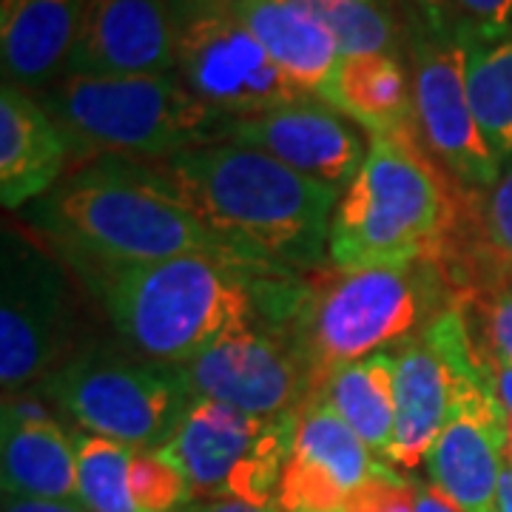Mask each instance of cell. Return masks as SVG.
<instances>
[{
	"label": "cell",
	"mask_w": 512,
	"mask_h": 512,
	"mask_svg": "<svg viewBox=\"0 0 512 512\" xmlns=\"http://www.w3.org/2000/svg\"><path fill=\"white\" fill-rule=\"evenodd\" d=\"M123 163L143 188L188 211L239 262L262 274H308L330 262L339 191L262 151L217 143L151 163Z\"/></svg>",
	"instance_id": "cell-1"
},
{
	"label": "cell",
	"mask_w": 512,
	"mask_h": 512,
	"mask_svg": "<svg viewBox=\"0 0 512 512\" xmlns=\"http://www.w3.org/2000/svg\"><path fill=\"white\" fill-rule=\"evenodd\" d=\"M106 308L120 345L154 365L180 367L217 342L256 325L262 279L222 256L185 254L143 265L77 268Z\"/></svg>",
	"instance_id": "cell-2"
},
{
	"label": "cell",
	"mask_w": 512,
	"mask_h": 512,
	"mask_svg": "<svg viewBox=\"0 0 512 512\" xmlns=\"http://www.w3.org/2000/svg\"><path fill=\"white\" fill-rule=\"evenodd\" d=\"M473 191L450 183L419 128L373 134L356 177L339 194L330 225V265L339 271L439 262L470 214Z\"/></svg>",
	"instance_id": "cell-3"
},
{
	"label": "cell",
	"mask_w": 512,
	"mask_h": 512,
	"mask_svg": "<svg viewBox=\"0 0 512 512\" xmlns=\"http://www.w3.org/2000/svg\"><path fill=\"white\" fill-rule=\"evenodd\" d=\"M18 214L72 271L143 265L185 254L239 262L200 220L137 183L117 157L74 168L46 197Z\"/></svg>",
	"instance_id": "cell-4"
},
{
	"label": "cell",
	"mask_w": 512,
	"mask_h": 512,
	"mask_svg": "<svg viewBox=\"0 0 512 512\" xmlns=\"http://www.w3.org/2000/svg\"><path fill=\"white\" fill-rule=\"evenodd\" d=\"M450 308H458L456 291L430 259L367 271L333 268L302 285L285 336L308 365L313 393L336 367L416 339Z\"/></svg>",
	"instance_id": "cell-5"
},
{
	"label": "cell",
	"mask_w": 512,
	"mask_h": 512,
	"mask_svg": "<svg viewBox=\"0 0 512 512\" xmlns=\"http://www.w3.org/2000/svg\"><path fill=\"white\" fill-rule=\"evenodd\" d=\"M63 131L74 163L100 157L165 160L228 140L234 117L205 106L177 72L148 77L66 74L37 97Z\"/></svg>",
	"instance_id": "cell-6"
},
{
	"label": "cell",
	"mask_w": 512,
	"mask_h": 512,
	"mask_svg": "<svg viewBox=\"0 0 512 512\" xmlns=\"http://www.w3.org/2000/svg\"><path fill=\"white\" fill-rule=\"evenodd\" d=\"M37 393L86 433L131 450H160L191 404L177 367L154 365L126 348H77L37 382Z\"/></svg>",
	"instance_id": "cell-7"
},
{
	"label": "cell",
	"mask_w": 512,
	"mask_h": 512,
	"mask_svg": "<svg viewBox=\"0 0 512 512\" xmlns=\"http://www.w3.org/2000/svg\"><path fill=\"white\" fill-rule=\"evenodd\" d=\"M174 35V72L205 106L251 117L308 100L262 49L231 0H165Z\"/></svg>",
	"instance_id": "cell-8"
},
{
	"label": "cell",
	"mask_w": 512,
	"mask_h": 512,
	"mask_svg": "<svg viewBox=\"0 0 512 512\" xmlns=\"http://www.w3.org/2000/svg\"><path fill=\"white\" fill-rule=\"evenodd\" d=\"M296 421L299 410L259 419L211 399H191L177 433L160 453L183 470L191 484V501L237 498L276 507Z\"/></svg>",
	"instance_id": "cell-9"
},
{
	"label": "cell",
	"mask_w": 512,
	"mask_h": 512,
	"mask_svg": "<svg viewBox=\"0 0 512 512\" xmlns=\"http://www.w3.org/2000/svg\"><path fill=\"white\" fill-rule=\"evenodd\" d=\"M52 248L3 228L0 248V387L3 396L43 382L74 350L77 299Z\"/></svg>",
	"instance_id": "cell-10"
},
{
	"label": "cell",
	"mask_w": 512,
	"mask_h": 512,
	"mask_svg": "<svg viewBox=\"0 0 512 512\" xmlns=\"http://www.w3.org/2000/svg\"><path fill=\"white\" fill-rule=\"evenodd\" d=\"M410 77L416 128L430 157L458 183L490 188L504 160L484 137L470 103L464 43L416 18L410 26Z\"/></svg>",
	"instance_id": "cell-11"
},
{
	"label": "cell",
	"mask_w": 512,
	"mask_h": 512,
	"mask_svg": "<svg viewBox=\"0 0 512 512\" xmlns=\"http://www.w3.org/2000/svg\"><path fill=\"white\" fill-rule=\"evenodd\" d=\"M177 370L191 399H211L259 419L293 413L311 396L308 365L282 330H239Z\"/></svg>",
	"instance_id": "cell-12"
},
{
	"label": "cell",
	"mask_w": 512,
	"mask_h": 512,
	"mask_svg": "<svg viewBox=\"0 0 512 512\" xmlns=\"http://www.w3.org/2000/svg\"><path fill=\"white\" fill-rule=\"evenodd\" d=\"M225 143L262 151L339 194L367 157L362 131L353 120L316 97L251 117H234Z\"/></svg>",
	"instance_id": "cell-13"
},
{
	"label": "cell",
	"mask_w": 512,
	"mask_h": 512,
	"mask_svg": "<svg viewBox=\"0 0 512 512\" xmlns=\"http://www.w3.org/2000/svg\"><path fill=\"white\" fill-rule=\"evenodd\" d=\"M384 461L339 419L328 404L299 407L291 456L276 490L282 512H345L353 493L382 470Z\"/></svg>",
	"instance_id": "cell-14"
},
{
	"label": "cell",
	"mask_w": 512,
	"mask_h": 512,
	"mask_svg": "<svg viewBox=\"0 0 512 512\" xmlns=\"http://www.w3.org/2000/svg\"><path fill=\"white\" fill-rule=\"evenodd\" d=\"M507 410L487 376L458 384L453 413L427 456L430 484L450 495L461 512H493L504 461Z\"/></svg>",
	"instance_id": "cell-15"
},
{
	"label": "cell",
	"mask_w": 512,
	"mask_h": 512,
	"mask_svg": "<svg viewBox=\"0 0 512 512\" xmlns=\"http://www.w3.org/2000/svg\"><path fill=\"white\" fill-rule=\"evenodd\" d=\"M168 72H174V35L165 0L83 3L66 74L148 77Z\"/></svg>",
	"instance_id": "cell-16"
},
{
	"label": "cell",
	"mask_w": 512,
	"mask_h": 512,
	"mask_svg": "<svg viewBox=\"0 0 512 512\" xmlns=\"http://www.w3.org/2000/svg\"><path fill=\"white\" fill-rule=\"evenodd\" d=\"M276 69L305 94L336 109L345 55L322 18L299 0H231ZM339 111V109H336Z\"/></svg>",
	"instance_id": "cell-17"
},
{
	"label": "cell",
	"mask_w": 512,
	"mask_h": 512,
	"mask_svg": "<svg viewBox=\"0 0 512 512\" xmlns=\"http://www.w3.org/2000/svg\"><path fill=\"white\" fill-rule=\"evenodd\" d=\"M72 160L69 143L35 94L0 86V202L23 211L46 197Z\"/></svg>",
	"instance_id": "cell-18"
},
{
	"label": "cell",
	"mask_w": 512,
	"mask_h": 512,
	"mask_svg": "<svg viewBox=\"0 0 512 512\" xmlns=\"http://www.w3.org/2000/svg\"><path fill=\"white\" fill-rule=\"evenodd\" d=\"M86 0H0L3 83L23 92L52 89L66 74Z\"/></svg>",
	"instance_id": "cell-19"
},
{
	"label": "cell",
	"mask_w": 512,
	"mask_h": 512,
	"mask_svg": "<svg viewBox=\"0 0 512 512\" xmlns=\"http://www.w3.org/2000/svg\"><path fill=\"white\" fill-rule=\"evenodd\" d=\"M3 495L77 501V441L60 421L0 424Z\"/></svg>",
	"instance_id": "cell-20"
},
{
	"label": "cell",
	"mask_w": 512,
	"mask_h": 512,
	"mask_svg": "<svg viewBox=\"0 0 512 512\" xmlns=\"http://www.w3.org/2000/svg\"><path fill=\"white\" fill-rule=\"evenodd\" d=\"M308 402L328 404L373 453L384 458L396 424V359L373 353L336 367L313 387Z\"/></svg>",
	"instance_id": "cell-21"
},
{
	"label": "cell",
	"mask_w": 512,
	"mask_h": 512,
	"mask_svg": "<svg viewBox=\"0 0 512 512\" xmlns=\"http://www.w3.org/2000/svg\"><path fill=\"white\" fill-rule=\"evenodd\" d=\"M336 109L367 134H399L416 128L413 77L396 55L345 57Z\"/></svg>",
	"instance_id": "cell-22"
},
{
	"label": "cell",
	"mask_w": 512,
	"mask_h": 512,
	"mask_svg": "<svg viewBox=\"0 0 512 512\" xmlns=\"http://www.w3.org/2000/svg\"><path fill=\"white\" fill-rule=\"evenodd\" d=\"M467 49V89L478 126L495 154H512V26L490 40H461Z\"/></svg>",
	"instance_id": "cell-23"
},
{
	"label": "cell",
	"mask_w": 512,
	"mask_h": 512,
	"mask_svg": "<svg viewBox=\"0 0 512 512\" xmlns=\"http://www.w3.org/2000/svg\"><path fill=\"white\" fill-rule=\"evenodd\" d=\"M512 271V154L501 163V174L476 197V274L481 296L507 291Z\"/></svg>",
	"instance_id": "cell-24"
},
{
	"label": "cell",
	"mask_w": 512,
	"mask_h": 512,
	"mask_svg": "<svg viewBox=\"0 0 512 512\" xmlns=\"http://www.w3.org/2000/svg\"><path fill=\"white\" fill-rule=\"evenodd\" d=\"M77 501L86 512H137L131 501L128 473L131 450L120 441L83 433L77 436Z\"/></svg>",
	"instance_id": "cell-25"
},
{
	"label": "cell",
	"mask_w": 512,
	"mask_h": 512,
	"mask_svg": "<svg viewBox=\"0 0 512 512\" xmlns=\"http://www.w3.org/2000/svg\"><path fill=\"white\" fill-rule=\"evenodd\" d=\"M299 3H305L322 18L345 57H399V23L382 0H299Z\"/></svg>",
	"instance_id": "cell-26"
},
{
	"label": "cell",
	"mask_w": 512,
	"mask_h": 512,
	"mask_svg": "<svg viewBox=\"0 0 512 512\" xmlns=\"http://www.w3.org/2000/svg\"><path fill=\"white\" fill-rule=\"evenodd\" d=\"M137 512H177L191 504V484L183 470L160 450H137L128 473Z\"/></svg>",
	"instance_id": "cell-27"
},
{
	"label": "cell",
	"mask_w": 512,
	"mask_h": 512,
	"mask_svg": "<svg viewBox=\"0 0 512 512\" xmlns=\"http://www.w3.org/2000/svg\"><path fill=\"white\" fill-rule=\"evenodd\" d=\"M447 29L458 40H490L512 26V0H444Z\"/></svg>",
	"instance_id": "cell-28"
},
{
	"label": "cell",
	"mask_w": 512,
	"mask_h": 512,
	"mask_svg": "<svg viewBox=\"0 0 512 512\" xmlns=\"http://www.w3.org/2000/svg\"><path fill=\"white\" fill-rule=\"evenodd\" d=\"M419 484L402 478L390 464L353 493L345 512H416Z\"/></svg>",
	"instance_id": "cell-29"
},
{
	"label": "cell",
	"mask_w": 512,
	"mask_h": 512,
	"mask_svg": "<svg viewBox=\"0 0 512 512\" xmlns=\"http://www.w3.org/2000/svg\"><path fill=\"white\" fill-rule=\"evenodd\" d=\"M481 302H484L487 350H478V353L512 367V291L495 293Z\"/></svg>",
	"instance_id": "cell-30"
},
{
	"label": "cell",
	"mask_w": 512,
	"mask_h": 512,
	"mask_svg": "<svg viewBox=\"0 0 512 512\" xmlns=\"http://www.w3.org/2000/svg\"><path fill=\"white\" fill-rule=\"evenodd\" d=\"M3 512H86L80 501H55V498H20L3 495Z\"/></svg>",
	"instance_id": "cell-31"
},
{
	"label": "cell",
	"mask_w": 512,
	"mask_h": 512,
	"mask_svg": "<svg viewBox=\"0 0 512 512\" xmlns=\"http://www.w3.org/2000/svg\"><path fill=\"white\" fill-rule=\"evenodd\" d=\"M481 365H484V373H487V382L493 387L495 399L507 410V416H512V367L504 365V362H495V359H487V356H481Z\"/></svg>",
	"instance_id": "cell-32"
},
{
	"label": "cell",
	"mask_w": 512,
	"mask_h": 512,
	"mask_svg": "<svg viewBox=\"0 0 512 512\" xmlns=\"http://www.w3.org/2000/svg\"><path fill=\"white\" fill-rule=\"evenodd\" d=\"M191 512H282L276 507H259L237 498H205V501H191Z\"/></svg>",
	"instance_id": "cell-33"
},
{
	"label": "cell",
	"mask_w": 512,
	"mask_h": 512,
	"mask_svg": "<svg viewBox=\"0 0 512 512\" xmlns=\"http://www.w3.org/2000/svg\"><path fill=\"white\" fill-rule=\"evenodd\" d=\"M416 512H461L458 504L444 495L436 484H419V498H416Z\"/></svg>",
	"instance_id": "cell-34"
},
{
	"label": "cell",
	"mask_w": 512,
	"mask_h": 512,
	"mask_svg": "<svg viewBox=\"0 0 512 512\" xmlns=\"http://www.w3.org/2000/svg\"><path fill=\"white\" fill-rule=\"evenodd\" d=\"M416 3V9H419V20L427 26V29H433V32H450L447 29V6H444V0H413Z\"/></svg>",
	"instance_id": "cell-35"
},
{
	"label": "cell",
	"mask_w": 512,
	"mask_h": 512,
	"mask_svg": "<svg viewBox=\"0 0 512 512\" xmlns=\"http://www.w3.org/2000/svg\"><path fill=\"white\" fill-rule=\"evenodd\" d=\"M493 512H512V467L507 464L501 473V484H498V495H495Z\"/></svg>",
	"instance_id": "cell-36"
},
{
	"label": "cell",
	"mask_w": 512,
	"mask_h": 512,
	"mask_svg": "<svg viewBox=\"0 0 512 512\" xmlns=\"http://www.w3.org/2000/svg\"><path fill=\"white\" fill-rule=\"evenodd\" d=\"M504 461L512 467V416H507V436H504Z\"/></svg>",
	"instance_id": "cell-37"
},
{
	"label": "cell",
	"mask_w": 512,
	"mask_h": 512,
	"mask_svg": "<svg viewBox=\"0 0 512 512\" xmlns=\"http://www.w3.org/2000/svg\"><path fill=\"white\" fill-rule=\"evenodd\" d=\"M177 512H191V507H183V510H177Z\"/></svg>",
	"instance_id": "cell-38"
}]
</instances>
